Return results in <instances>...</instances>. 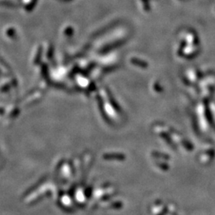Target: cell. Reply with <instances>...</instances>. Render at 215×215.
Returning a JSON list of instances; mask_svg holds the SVG:
<instances>
[{
	"instance_id": "6da1fadb",
	"label": "cell",
	"mask_w": 215,
	"mask_h": 215,
	"mask_svg": "<svg viewBox=\"0 0 215 215\" xmlns=\"http://www.w3.org/2000/svg\"><path fill=\"white\" fill-rule=\"evenodd\" d=\"M103 159L105 160H119L124 161L126 159L124 154L123 153H105L103 155Z\"/></svg>"
},
{
	"instance_id": "7a4b0ae2",
	"label": "cell",
	"mask_w": 215,
	"mask_h": 215,
	"mask_svg": "<svg viewBox=\"0 0 215 215\" xmlns=\"http://www.w3.org/2000/svg\"><path fill=\"white\" fill-rule=\"evenodd\" d=\"M45 180H46V177H43L42 178V179H40L39 181H38L35 184L33 185L32 186H30V189H28L24 193V197H26V196H29L30 194H32L33 192L36 191V190H38V188H40V186H42V185L44 184V183L45 182Z\"/></svg>"
},
{
	"instance_id": "3957f363",
	"label": "cell",
	"mask_w": 215,
	"mask_h": 215,
	"mask_svg": "<svg viewBox=\"0 0 215 215\" xmlns=\"http://www.w3.org/2000/svg\"><path fill=\"white\" fill-rule=\"evenodd\" d=\"M109 208L110 209H113V210H119V209H121L122 206H123V203L122 202H119V201H113V202H111L109 203V205H108Z\"/></svg>"
},
{
	"instance_id": "277c9868",
	"label": "cell",
	"mask_w": 215,
	"mask_h": 215,
	"mask_svg": "<svg viewBox=\"0 0 215 215\" xmlns=\"http://www.w3.org/2000/svg\"><path fill=\"white\" fill-rule=\"evenodd\" d=\"M85 196H86L87 199H90L91 196L92 194V186H89V187H87L85 190Z\"/></svg>"
}]
</instances>
